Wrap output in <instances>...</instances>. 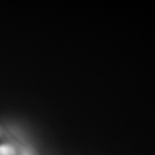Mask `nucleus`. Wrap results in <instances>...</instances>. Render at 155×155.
<instances>
[{"label": "nucleus", "instance_id": "f257e3e1", "mask_svg": "<svg viewBox=\"0 0 155 155\" xmlns=\"http://www.w3.org/2000/svg\"><path fill=\"white\" fill-rule=\"evenodd\" d=\"M16 150L10 144L0 145V155H15Z\"/></svg>", "mask_w": 155, "mask_h": 155}]
</instances>
